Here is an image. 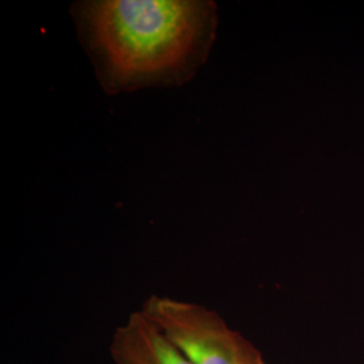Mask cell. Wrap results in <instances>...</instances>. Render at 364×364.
Returning a JSON list of instances; mask_svg holds the SVG:
<instances>
[{
	"mask_svg": "<svg viewBox=\"0 0 364 364\" xmlns=\"http://www.w3.org/2000/svg\"><path fill=\"white\" fill-rule=\"evenodd\" d=\"M70 14L108 95L189 82L218 30L210 0H84Z\"/></svg>",
	"mask_w": 364,
	"mask_h": 364,
	"instance_id": "obj_1",
	"label": "cell"
},
{
	"mask_svg": "<svg viewBox=\"0 0 364 364\" xmlns=\"http://www.w3.org/2000/svg\"><path fill=\"white\" fill-rule=\"evenodd\" d=\"M139 311L193 364H267L250 340L203 305L151 296Z\"/></svg>",
	"mask_w": 364,
	"mask_h": 364,
	"instance_id": "obj_2",
	"label": "cell"
},
{
	"mask_svg": "<svg viewBox=\"0 0 364 364\" xmlns=\"http://www.w3.org/2000/svg\"><path fill=\"white\" fill-rule=\"evenodd\" d=\"M109 353L115 364H193L139 309L115 329Z\"/></svg>",
	"mask_w": 364,
	"mask_h": 364,
	"instance_id": "obj_3",
	"label": "cell"
}]
</instances>
